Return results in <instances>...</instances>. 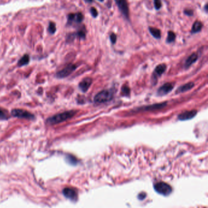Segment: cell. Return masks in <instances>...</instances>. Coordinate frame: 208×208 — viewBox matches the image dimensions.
Here are the masks:
<instances>
[{"label":"cell","instance_id":"4fadbf2b","mask_svg":"<svg viewBox=\"0 0 208 208\" xmlns=\"http://www.w3.org/2000/svg\"><path fill=\"white\" fill-rule=\"evenodd\" d=\"M167 105V102H162L160 104H154L152 105H149L147 106H144L142 108H140L139 110L140 111H152V110H156L161 109L164 107H165Z\"/></svg>","mask_w":208,"mask_h":208},{"label":"cell","instance_id":"7402d4cb","mask_svg":"<svg viewBox=\"0 0 208 208\" xmlns=\"http://www.w3.org/2000/svg\"><path fill=\"white\" fill-rule=\"evenodd\" d=\"M48 29V32H50V34H54L56 32V24L54 22H50Z\"/></svg>","mask_w":208,"mask_h":208},{"label":"cell","instance_id":"f1b7e54d","mask_svg":"<svg viewBox=\"0 0 208 208\" xmlns=\"http://www.w3.org/2000/svg\"><path fill=\"white\" fill-rule=\"evenodd\" d=\"M98 1H103L104 0H98Z\"/></svg>","mask_w":208,"mask_h":208},{"label":"cell","instance_id":"ac0fdd59","mask_svg":"<svg viewBox=\"0 0 208 208\" xmlns=\"http://www.w3.org/2000/svg\"><path fill=\"white\" fill-rule=\"evenodd\" d=\"M149 30L151 33V34L157 39H159L161 37L160 30L158 29L154 28V27H149Z\"/></svg>","mask_w":208,"mask_h":208},{"label":"cell","instance_id":"ffe728a7","mask_svg":"<svg viewBox=\"0 0 208 208\" xmlns=\"http://www.w3.org/2000/svg\"><path fill=\"white\" fill-rule=\"evenodd\" d=\"M65 159H66V161L71 164L74 165L77 163V159L75 158V156H72L71 155H67Z\"/></svg>","mask_w":208,"mask_h":208},{"label":"cell","instance_id":"d4e9b609","mask_svg":"<svg viewBox=\"0 0 208 208\" xmlns=\"http://www.w3.org/2000/svg\"><path fill=\"white\" fill-rule=\"evenodd\" d=\"M154 4H155V7L157 10H159L162 6V2L160 0H154Z\"/></svg>","mask_w":208,"mask_h":208},{"label":"cell","instance_id":"7a4b0ae2","mask_svg":"<svg viewBox=\"0 0 208 208\" xmlns=\"http://www.w3.org/2000/svg\"><path fill=\"white\" fill-rule=\"evenodd\" d=\"M114 90H104L98 93L94 98V102L97 104H102L110 101L114 95Z\"/></svg>","mask_w":208,"mask_h":208},{"label":"cell","instance_id":"7c38bea8","mask_svg":"<svg viewBox=\"0 0 208 208\" xmlns=\"http://www.w3.org/2000/svg\"><path fill=\"white\" fill-rule=\"evenodd\" d=\"M167 66L165 64L159 65L155 70L154 73L153 74V80L156 81L158 77H160L166 70Z\"/></svg>","mask_w":208,"mask_h":208},{"label":"cell","instance_id":"2e32d148","mask_svg":"<svg viewBox=\"0 0 208 208\" xmlns=\"http://www.w3.org/2000/svg\"><path fill=\"white\" fill-rule=\"evenodd\" d=\"M29 56L27 54H25L18 62V66H23L25 65H27L29 63Z\"/></svg>","mask_w":208,"mask_h":208},{"label":"cell","instance_id":"5b68a950","mask_svg":"<svg viewBox=\"0 0 208 208\" xmlns=\"http://www.w3.org/2000/svg\"><path fill=\"white\" fill-rule=\"evenodd\" d=\"M77 66L73 64H69L65 66L62 70L58 71L56 73V77L59 78H67L76 69Z\"/></svg>","mask_w":208,"mask_h":208},{"label":"cell","instance_id":"9a60e30c","mask_svg":"<svg viewBox=\"0 0 208 208\" xmlns=\"http://www.w3.org/2000/svg\"><path fill=\"white\" fill-rule=\"evenodd\" d=\"M198 59V55L195 53L191 54L186 60L185 63V66L186 68H189L193 63H194Z\"/></svg>","mask_w":208,"mask_h":208},{"label":"cell","instance_id":"9c48e42d","mask_svg":"<svg viewBox=\"0 0 208 208\" xmlns=\"http://www.w3.org/2000/svg\"><path fill=\"white\" fill-rule=\"evenodd\" d=\"M197 114V110H191V111H186L182 113H181L178 118L180 121H187L190 120L193 118Z\"/></svg>","mask_w":208,"mask_h":208},{"label":"cell","instance_id":"3957f363","mask_svg":"<svg viewBox=\"0 0 208 208\" xmlns=\"http://www.w3.org/2000/svg\"><path fill=\"white\" fill-rule=\"evenodd\" d=\"M11 115L18 118H22L27 120H34L35 116L31 113L23 109H14L11 111Z\"/></svg>","mask_w":208,"mask_h":208},{"label":"cell","instance_id":"603a6c76","mask_svg":"<svg viewBox=\"0 0 208 208\" xmlns=\"http://www.w3.org/2000/svg\"><path fill=\"white\" fill-rule=\"evenodd\" d=\"M122 94L125 96H128L130 94V88L127 86V85H124L123 86L122 88Z\"/></svg>","mask_w":208,"mask_h":208},{"label":"cell","instance_id":"ba28073f","mask_svg":"<svg viewBox=\"0 0 208 208\" xmlns=\"http://www.w3.org/2000/svg\"><path fill=\"white\" fill-rule=\"evenodd\" d=\"M173 85L172 83H167L163 85L161 87H160L157 92V94L158 96H162L164 95L167 94L168 93H170L172 90L173 89Z\"/></svg>","mask_w":208,"mask_h":208},{"label":"cell","instance_id":"6da1fadb","mask_svg":"<svg viewBox=\"0 0 208 208\" xmlns=\"http://www.w3.org/2000/svg\"><path fill=\"white\" fill-rule=\"evenodd\" d=\"M76 111L70 110L55 114L47 119V124L48 125H54L62 122L73 118L76 114Z\"/></svg>","mask_w":208,"mask_h":208},{"label":"cell","instance_id":"e0dca14e","mask_svg":"<svg viewBox=\"0 0 208 208\" xmlns=\"http://www.w3.org/2000/svg\"><path fill=\"white\" fill-rule=\"evenodd\" d=\"M203 27V25L200 22H195L192 27V33H197L201 30Z\"/></svg>","mask_w":208,"mask_h":208},{"label":"cell","instance_id":"8992f818","mask_svg":"<svg viewBox=\"0 0 208 208\" xmlns=\"http://www.w3.org/2000/svg\"><path fill=\"white\" fill-rule=\"evenodd\" d=\"M84 16L81 13L70 14L68 15L67 18V25L69 26L74 24H79L82 22Z\"/></svg>","mask_w":208,"mask_h":208},{"label":"cell","instance_id":"52a82bcc","mask_svg":"<svg viewBox=\"0 0 208 208\" xmlns=\"http://www.w3.org/2000/svg\"><path fill=\"white\" fill-rule=\"evenodd\" d=\"M120 12L127 18H129V7L127 0H115Z\"/></svg>","mask_w":208,"mask_h":208},{"label":"cell","instance_id":"cb8c5ba5","mask_svg":"<svg viewBox=\"0 0 208 208\" xmlns=\"http://www.w3.org/2000/svg\"><path fill=\"white\" fill-rule=\"evenodd\" d=\"M90 13H91V15H92V17H94V18H96L98 16V14L97 10L95 7H91L90 8Z\"/></svg>","mask_w":208,"mask_h":208},{"label":"cell","instance_id":"83f0119b","mask_svg":"<svg viewBox=\"0 0 208 208\" xmlns=\"http://www.w3.org/2000/svg\"><path fill=\"white\" fill-rule=\"evenodd\" d=\"M84 1L87 3H91L93 1V0H84Z\"/></svg>","mask_w":208,"mask_h":208},{"label":"cell","instance_id":"30bf717a","mask_svg":"<svg viewBox=\"0 0 208 208\" xmlns=\"http://www.w3.org/2000/svg\"><path fill=\"white\" fill-rule=\"evenodd\" d=\"M63 194L64 196L72 201H75L77 198V193L73 189L67 187L63 190Z\"/></svg>","mask_w":208,"mask_h":208},{"label":"cell","instance_id":"5bb4252c","mask_svg":"<svg viewBox=\"0 0 208 208\" xmlns=\"http://www.w3.org/2000/svg\"><path fill=\"white\" fill-rule=\"evenodd\" d=\"M193 86H194V83L193 82L187 83L186 84H184L182 86H181L180 87H179L177 89L176 93L178 94V93H182L186 92V91L190 90V89H192Z\"/></svg>","mask_w":208,"mask_h":208},{"label":"cell","instance_id":"44dd1931","mask_svg":"<svg viewBox=\"0 0 208 208\" xmlns=\"http://www.w3.org/2000/svg\"><path fill=\"white\" fill-rule=\"evenodd\" d=\"M175 38H176L175 34L172 31H169L168 32V36H167V42L169 43H172L175 40Z\"/></svg>","mask_w":208,"mask_h":208},{"label":"cell","instance_id":"4316f807","mask_svg":"<svg viewBox=\"0 0 208 208\" xmlns=\"http://www.w3.org/2000/svg\"><path fill=\"white\" fill-rule=\"evenodd\" d=\"M184 13L185 15H189V16H192L193 15V11L191 10H185Z\"/></svg>","mask_w":208,"mask_h":208},{"label":"cell","instance_id":"d6986e66","mask_svg":"<svg viewBox=\"0 0 208 208\" xmlns=\"http://www.w3.org/2000/svg\"><path fill=\"white\" fill-rule=\"evenodd\" d=\"M10 118L8 111L3 108H0V120H7Z\"/></svg>","mask_w":208,"mask_h":208},{"label":"cell","instance_id":"484cf974","mask_svg":"<svg viewBox=\"0 0 208 208\" xmlns=\"http://www.w3.org/2000/svg\"><path fill=\"white\" fill-rule=\"evenodd\" d=\"M110 41H111V42H112V44L115 43L116 40H117V36H116V35L114 34V33L110 35Z\"/></svg>","mask_w":208,"mask_h":208},{"label":"cell","instance_id":"8fae6325","mask_svg":"<svg viewBox=\"0 0 208 208\" xmlns=\"http://www.w3.org/2000/svg\"><path fill=\"white\" fill-rule=\"evenodd\" d=\"M92 83V79L90 78H84L79 84V89L83 92L85 93L87 91Z\"/></svg>","mask_w":208,"mask_h":208},{"label":"cell","instance_id":"277c9868","mask_svg":"<svg viewBox=\"0 0 208 208\" xmlns=\"http://www.w3.org/2000/svg\"><path fill=\"white\" fill-rule=\"evenodd\" d=\"M155 189L159 194L165 196L169 195L172 191L171 186L164 182H159L156 184L155 185Z\"/></svg>","mask_w":208,"mask_h":208}]
</instances>
